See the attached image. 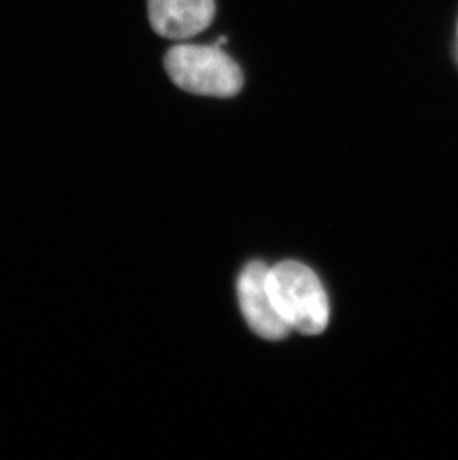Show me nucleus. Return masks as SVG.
Wrapping results in <instances>:
<instances>
[{
    "mask_svg": "<svg viewBox=\"0 0 458 460\" xmlns=\"http://www.w3.org/2000/svg\"><path fill=\"white\" fill-rule=\"evenodd\" d=\"M274 305L289 330L321 334L329 322V301L321 279L298 261H283L269 271Z\"/></svg>",
    "mask_w": 458,
    "mask_h": 460,
    "instance_id": "f257e3e1",
    "label": "nucleus"
},
{
    "mask_svg": "<svg viewBox=\"0 0 458 460\" xmlns=\"http://www.w3.org/2000/svg\"><path fill=\"white\" fill-rule=\"evenodd\" d=\"M170 79L183 92L197 96H237L244 78L240 66L221 45H176L164 58Z\"/></svg>",
    "mask_w": 458,
    "mask_h": 460,
    "instance_id": "f03ea898",
    "label": "nucleus"
},
{
    "mask_svg": "<svg viewBox=\"0 0 458 460\" xmlns=\"http://www.w3.org/2000/svg\"><path fill=\"white\" fill-rule=\"evenodd\" d=\"M269 267L260 261H251L238 279L237 291L240 307L251 331L265 340H283L287 337L286 325L274 305L269 288Z\"/></svg>",
    "mask_w": 458,
    "mask_h": 460,
    "instance_id": "7ed1b4c3",
    "label": "nucleus"
},
{
    "mask_svg": "<svg viewBox=\"0 0 458 460\" xmlns=\"http://www.w3.org/2000/svg\"><path fill=\"white\" fill-rule=\"evenodd\" d=\"M151 26L167 40H189L212 24L215 0H147Z\"/></svg>",
    "mask_w": 458,
    "mask_h": 460,
    "instance_id": "20e7f679",
    "label": "nucleus"
}]
</instances>
